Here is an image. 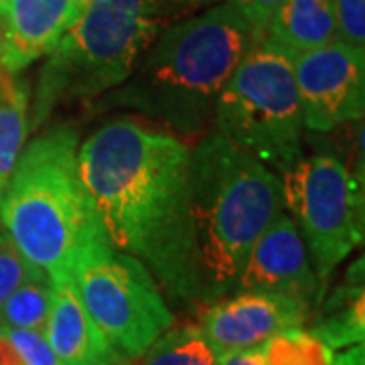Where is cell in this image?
Returning <instances> with one entry per match:
<instances>
[{
    "label": "cell",
    "mask_w": 365,
    "mask_h": 365,
    "mask_svg": "<svg viewBox=\"0 0 365 365\" xmlns=\"http://www.w3.org/2000/svg\"><path fill=\"white\" fill-rule=\"evenodd\" d=\"M71 280L93 325L118 359H138L167 333L175 317L143 262L96 237L73 266Z\"/></svg>",
    "instance_id": "obj_7"
},
{
    "label": "cell",
    "mask_w": 365,
    "mask_h": 365,
    "mask_svg": "<svg viewBox=\"0 0 365 365\" xmlns=\"http://www.w3.org/2000/svg\"><path fill=\"white\" fill-rule=\"evenodd\" d=\"M9 2H11V0H0V13L4 14V16H6V9H9Z\"/></svg>",
    "instance_id": "obj_29"
},
{
    "label": "cell",
    "mask_w": 365,
    "mask_h": 365,
    "mask_svg": "<svg viewBox=\"0 0 365 365\" xmlns=\"http://www.w3.org/2000/svg\"><path fill=\"white\" fill-rule=\"evenodd\" d=\"M266 365H333V349L311 331L290 329L260 347Z\"/></svg>",
    "instance_id": "obj_19"
},
{
    "label": "cell",
    "mask_w": 365,
    "mask_h": 365,
    "mask_svg": "<svg viewBox=\"0 0 365 365\" xmlns=\"http://www.w3.org/2000/svg\"><path fill=\"white\" fill-rule=\"evenodd\" d=\"M304 130L331 132L364 118L365 51L333 41L292 59Z\"/></svg>",
    "instance_id": "obj_9"
},
{
    "label": "cell",
    "mask_w": 365,
    "mask_h": 365,
    "mask_svg": "<svg viewBox=\"0 0 365 365\" xmlns=\"http://www.w3.org/2000/svg\"><path fill=\"white\" fill-rule=\"evenodd\" d=\"M319 288L321 282L311 266L299 227L287 211L278 213L254 242L235 290L287 294L311 307L313 297L321 292Z\"/></svg>",
    "instance_id": "obj_11"
},
{
    "label": "cell",
    "mask_w": 365,
    "mask_h": 365,
    "mask_svg": "<svg viewBox=\"0 0 365 365\" xmlns=\"http://www.w3.org/2000/svg\"><path fill=\"white\" fill-rule=\"evenodd\" d=\"M140 365H220L222 353L201 327H170L143 355Z\"/></svg>",
    "instance_id": "obj_17"
},
{
    "label": "cell",
    "mask_w": 365,
    "mask_h": 365,
    "mask_svg": "<svg viewBox=\"0 0 365 365\" xmlns=\"http://www.w3.org/2000/svg\"><path fill=\"white\" fill-rule=\"evenodd\" d=\"M282 211V179L217 132L205 134L189 155L177 299L235 290L254 242Z\"/></svg>",
    "instance_id": "obj_2"
},
{
    "label": "cell",
    "mask_w": 365,
    "mask_h": 365,
    "mask_svg": "<svg viewBox=\"0 0 365 365\" xmlns=\"http://www.w3.org/2000/svg\"><path fill=\"white\" fill-rule=\"evenodd\" d=\"M45 337L61 365L122 364L100 329L93 325L71 276L53 282L51 313Z\"/></svg>",
    "instance_id": "obj_13"
},
{
    "label": "cell",
    "mask_w": 365,
    "mask_h": 365,
    "mask_svg": "<svg viewBox=\"0 0 365 365\" xmlns=\"http://www.w3.org/2000/svg\"><path fill=\"white\" fill-rule=\"evenodd\" d=\"M294 55L262 39L235 67L213 110L215 132L278 175L302 153V112Z\"/></svg>",
    "instance_id": "obj_6"
},
{
    "label": "cell",
    "mask_w": 365,
    "mask_h": 365,
    "mask_svg": "<svg viewBox=\"0 0 365 365\" xmlns=\"http://www.w3.org/2000/svg\"><path fill=\"white\" fill-rule=\"evenodd\" d=\"M116 365H122V364H116Z\"/></svg>",
    "instance_id": "obj_30"
},
{
    "label": "cell",
    "mask_w": 365,
    "mask_h": 365,
    "mask_svg": "<svg viewBox=\"0 0 365 365\" xmlns=\"http://www.w3.org/2000/svg\"><path fill=\"white\" fill-rule=\"evenodd\" d=\"M282 205L299 227L321 282L364 237V193L351 169L335 155L302 157L280 175Z\"/></svg>",
    "instance_id": "obj_8"
},
{
    "label": "cell",
    "mask_w": 365,
    "mask_h": 365,
    "mask_svg": "<svg viewBox=\"0 0 365 365\" xmlns=\"http://www.w3.org/2000/svg\"><path fill=\"white\" fill-rule=\"evenodd\" d=\"M4 45H6V16L0 13V67H2V55H4Z\"/></svg>",
    "instance_id": "obj_28"
},
{
    "label": "cell",
    "mask_w": 365,
    "mask_h": 365,
    "mask_svg": "<svg viewBox=\"0 0 365 365\" xmlns=\"http://www.w3.org/2000/svg\"><path fill=\"white\" fill-rule=\"evenodd\" d=\"M262 39L223 0L170 23L108 102L165 124L179 138H197L213 124L215 102L235 67Z\"/></svg>",
    "instance_id": "obj_3"
},
{
    "label": "cell",
    "mask_w": 365,
    "mask_h": 365,
    "mask_svg": "<svg viewBox=\"0 0 365 365\" xmlns=\"http://www.w3.org/2000/svg\"><path fill=\"white\" fill-rule=\"evenodd\" d=\"M0 365H26L23 355L2 331H0Z\"/></svg>",
    "instance_id": "obj_25"
},
{
    "label": "cell",
    "mask_w": 365,
    "mask_h": 365,
    "mask_svg": "<svg viewBox=\"0 0 365 365\" xmlns=\"http://www.w3.org/2000/svg\"><path fill=\"white\" fill-rule=\"evenodd\" d=\"M364 343L345 347L339 355H333V365H364Z\"/></svg>",
    "instance_id": "obj_26"
},
{
    "label": "cell",
    "mask_w": 365,
    "mask_h": 365,
    "mask_svg": "<svg viewBox=\"0 0 365 365\" xmlns=\"http://www.w3.org/2000/svg\"><path fill=\"white\" fill-rule=\"evenodd\" d=\"M181 14L163 0H83L41 71L29 128H39L55 106L116 90Z\"/></svg>",
    "instance_id": "obj_5"
},
{
    "label": "cell",
    "mask_w": 365,
    "mask_h": 365,
    "mask_svg": "<svg viewBox=\"0 0 365 365\" xmlns=\"http://www.w3.org/2000/svg\"><path fill=\"white\" fill-rule=\"evenodd\" d=\"M39 274L13 244V240L0 225V307L31 276Z\"/></svg>",
    "instance_id": "obj_20"
},
{
    "label": "cell",
    "mask_w": 365,
    "mask_h": 365,
    "mask_svg": "<svg viewBox=\"0 0 365 365\" xmlns=\"http://www.w3.org/2000/svg\"><path fill=\"white\" fill-rule=\"evenodd\" d=\"M29 132V88L0 67V195L9 182Z\"/></svg>",
    "instance_id": "obj_16"
},
{
    "label": "cell",
    "mask_w": 365,
    "mask_h": 365,
    "mask_svg": "<svg viewBox=\"0 0 365 365\" xmlns=\"http://www.w3.org/2000/svg\"><path fill=\"white\" fill-rule=\"evenodd\" d=\"M51 300V278L41 272L31 276L0 307V329H26L45 333Z\"/></svg>",
    "instance_id": "obj_18"
},
{
    "label": "cell",
    "mask_w": 365,
    "mask_h": 365,
    "mask_svg": "<svg viewBox=\"0 0 365 365\" xmlns=\"http://www.w3.org/2000/svg\"><path fill=\"white\" fill-rule=\"evenodd\" d=\"M81 2H83V0H79V6H81ZM163 2H167L170 6L179 9L182 13H187V11H191V9H199V6H205V4L217 2V0H163Z\"/></svg>",
    "instance_id": "obj_27"
},
{
    "label": "cell",
    "mask_w": 365,
    "mask_h": 365,
    "mask_svg": "<svg viewBox=\"0 0 365 365\" xmlns=\"http://www.w3.org/2000/svg\"><path fill=\"white\" fill-rule=\"evenodd\" d=\"M79 134L55 126L23 146L0 195V225L35 270L67 278L102 230L78 165Z\"/></svg>",
    "instance_id": "obj_4"
},
{
    "label": "cell",
    "mask_w": 365,
    "mask_h": 365,
    "mask_svg": "<svg viewBox=\"0 0 365 365\" xmlns=\"http://www.w3.org/2000/svg\"><path fill=\"white\" fill-rule=\"evenodd\" d=\"M0 331L19 349L26 365H61L57 355L53 353L45 333L26 331V329H0Z\"/></svg>",
    "instance_id": "obj_22"
},
{
    "label": "cell",
    "mask_w": 365,
    "mask_h": 365,
    "mask_svg": "<svg viewBox=\"0 0 365 365\" xmlns=\"http://www.w3.org/2000/svg\"><path fill=\"white\" fill-rule=\"evenodd\" d=\"M264 39L290 55L339 41L333 0H284L266 25Z\"/></svg>",
    "instance_id": "obj_14"
},
{
    "label": "cell",
    "mask_w": 365,
    "mask_h": 365,
    "mask_svg": "<svg viewBox=\"0 0 365 365\" xmlns=\"http://www.w3.org/2000/svg\"><path fill=\"white\" fill-rule=\"evenodd\" d=\"M191 146L136 118H116L79 144L78 165L112 248L140 260L179 297Z\"/></svg>",
    "instance_id": "obj_1"
},
{
    "label": "cell",
    "mask_w": 365,
    "mask_h": 365,
    "mask_svg": "<svg viewBox=\"0 0 365 365\" xmlns=\"http://www.w3.org/2000/svg\"><path fill=\"white\" fill-rule=\"evenodd\" d=\"M364 260L355 262L347 282L339 287L323 304V311L314 321V337L327 343L331 349H345L349 345L364 343L365 307H364Z\"/></svg>",
    "instance_id": "obj_15"
},
{
    "label": "cell",
    "mask_w": 365,
    "mask_h": 365,
    "mask_svg": "<svg viewBox=\"0 0 365 365\" xmlns=\"http://www.w3.org/2000/svg\"><path fill=\"white\" fill-rule=\"evenodd\" d=\"M227 2H232L240 13L248 19L250 25L264 37L266 25L270 23L272 14L278 11V6L284 0H227Z\"/></svg>",
    "instance_id": "obj_23"
},
{
    "label": "cell",
    "mask_w": 365,
    "mask_h": 365,
    "mask_svg": "<svg viewBox=\"0 0 365 365\" xmlns=\"http://www.w3.org/2000/svg\"><path fill=\"white\" fill-rule=\"evenodd\" d=\"M333 6L341 43L365 51V0H333Z\"/></svg>",
    "instance_id": "obj_21"
},
{
    "label": "cell",
    "mask_w": 365,
    "mask_h": 365,
    "mask_svg": "<svg viewBox=\"0 0 365 365\" xmlns=\"http://www.w3.org/2000/svg\"><path fill=\"white\" fill-rule=\"evenodd\" d=\"M79 13V0H11L2 69L19 73L49 55Z\"/></svg>",
    "instance_id": "obj_12"
},
{
    "label": "cell",
    "mask_w": 365,
    "mask_h": 365,
    "mask_svg": "<svg viewBox=\"0 0 365 365\" xmlns=\"http://www.w3.org/2000/svg\"><path fill=\"white\" fill-rule=\"evenodd\" d=\"M220 365H266L262 357L260 347L258 349H248V351H235L222 355Z\"/></svg>",
    "instance_id": "obj_24"
},
{
    "label": "cell",
    "mask_w": 365,
    "mask_h": 365,
    "mask_svg": "<svg viewBox=\"0 0 365 365\" xmlns=\"http://www.w3.org/2000/svg\"><path fill=\"white\" fill-rule=\"evenodd\" d=\"M309 304L287 294L237 292L201 313V331L215 349L225 353L258 349L274 335L300 329L309 317Z\"/></svg>",
    "instance_id": "obj_10"
}]
</instances>
